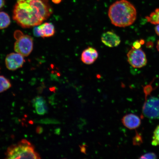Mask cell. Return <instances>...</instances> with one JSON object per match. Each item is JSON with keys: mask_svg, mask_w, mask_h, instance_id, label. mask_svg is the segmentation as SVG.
I'll return each mask as SVG.
<instances>
[{"mask_svg": "<svg viewBox=\"0 0 159 159\" xmlns=\"http://www.w3.org/2000/svg\"><path fill=\"white\" fill-rule=\"evenodd\" d=\"M15 37L16 39L14 45L16 52L23 57L28 56L32 51L33 48L32 38L30 36L23 34L20 31L15 32Z\"/></svg>", "mask_w": 159, "mask_h": 159, "instance_id": "cell-4", "label": "cell"}, {"mask_svg": "<svg viewBox=\"0 0 159 159\" xmlns=\"http://www.w3.org/2000/svg\"><path fill=\"white\" fill-rule=\"evenodd\" d=\"M80 147L81 152L83 153H86V148H85V147L84 146H80Z\"/></svg>", "mask_w": 159, "mask_h": 159, "instance_id": "cell-21", "label": "cell"}, {"mask_svg": "<svg viewBox=\"0 0 159 159\" xmlns=\"http://www.w3.org/2000/svg\"><path fill=\"white\" fill-rule=\"evenodd\" d=\"M129 63L134 68H140L146 66L147 63L146 55L140 48L132 47L127 54Z\"/></svg>", "mask_w": 159, "mask_h": 159, "instance_id": "cell-5", "label": "cell"}, {"mask_svg": "<svg viewBox=\"0 0 159 159\" xmlns=\"http://www.w3.org/2000/svg\"><path fill=\"white\" fill-rule=\"evenodd\" d=\"M155 30L157 34L159 36V24L157 25Z\"/></svg>", "mask_w": 159, "mask_h": 159, "instance_id": "cell-22", "label": "cell"}, {"mask_svg": "<svg viewBox=\"0 0 159 159\" xmlns=\"http://www.w3.org/2000/svg\"><path fill=\"white\" fill-rule=\"evenodd\" d=\"M41 122L45 124H58L60 122L59 120L54 119H46L41 121Z\"/></svg>", "mask_w": 159, "mask_h": 159, "instance_id": "cell-17", "label": "cell"}, {"mask_svg": "<svg viewBox=\"0 0 159 159\" xmlns=\"http://www.w3.org/2000/svg\"><path fill=\"white\" fill-rule=\"evenodd\" d=\"M25 62L23 56L19 53H11L7 55L5 64L9 70L14 71L22 67Z\"/></svg>", "mask_w": 159, "mask_h": 159, "instance_id": "cell-7", "label": "cell"}, {"mask_svg": "<svg viewBox=\"0 0 159 159\" xmlns=\"http://www.w3.org/2000/svg\"><path fill=\"white\" fill-rule=\"evenodd\" d=\"M123 125L130 130L139 128L141 124V119L139 117L134 114L125 115L122 119Z\"/></svg>", "mask_w": 159, "mask_h": 159, "instance_id": "cell-11", "label": "cell"}, {"mask_svg": "<svg viewBox=\"0 0 159 159\" xmlns=\"http://www.w3.org/2000/svg\"><path fill=\"white\" fill-rule=\"evenodd\" d=\"M60 129H56L55 133H56V134H59V133H60Z\"/></svg>", "mask_w": 159, "mask_h": 159, "instance_id": "cell-25", "label": "cell"}, {"mask_svg": "<svg viewBox=\"0 0 159 159\" xmlns=\"http://www.w3.org/2000/svg\"><path fill=\"white\" fill-rule=\"evenodd\" d=\"M157 48L159 52V40L158 41L157 43Z\"/></svg>", "mask_w": 159, "mask_h": 159, "instance_id": "cell-26", "label": "cell"}, {"mask_svg": "<svg viewBox=\"0 0 159 159\" xmlns=\"http://www.w3.org/2000/svg\"><path fill=\"white\" fill-rule=\"evenodd\" d=\"M34 34L35 36L44 38L53 36L55 33L54 25L51 23H45L35 27L34 29Z\"/></svg>", "mask_w": 159, "mask_h": 159, "instance_id": "cell-8", "label": "cell"}, {"mask_svg": "<svg viewBox=\"0 0 159 159\" xmlns=\"http://www.w3.org/2000/svg\"><path fill=\"white\" fill-rule=\"evenodd\" d=\"M37 131L39 134H41L43 132V129L41 127H39V128H38Z\"/></svg>", "mask_w": 159, "mask_h": 159, "instance_id": "cell-24", "label": "cell"}, {"mask_svg": "<svg viewBox=\"0 0 159 159\" xmlns=\"http://www.w3.org/2000/svg\"><path fill=\"white\" fill-rule=\"evenodd\" d=\"M33 106L36 112L39 115H44L48 111V107L44 98L41 96H37L34 99Z\"/></svg>", "mask_w": 159, "mask_h": 159, "instance_id": "cell-12", "label": "cell"}, {"mask_svg": "<svg viewBox=\"0 0 159 159\" xmlns=\"http://www.w3.org/2000/svg\"><path fill=\"white\" fill-rule=\"evenodd\" d=\"M157 156L156 154L153 152H149L141 156L140 159H156Z\"/></svg>", "mask_w": 159, "mask_h": 159, "instance_id": "cell-18", "label": "cell"}, {"mask_svg": "<svg viewBox=\"0 0 159 159\" xmlns=\"http://www.w3.org/2000/svg\"><path fill=\"white\" fill-rule=\"evenodd\" d=\"M142 45L140 42V41H136L134 43L133 47L134 48L140 49Z\"/></svg>", "mask_w": 159, "mask_h": 159, "instance_id": "cell-19", "label": "cell"}, {"mask_svg": "<svg viewBox=\"0 0 159 159\" xmlns=\"http://www.w3.org/2000/svg\"><path fill=\"white\" fill-rule=\"evenodd\" d=\"M152 143V146H159V125L157 126L154 131Z\"/></svg>", "mask_w": 159, "mask_h": 159, "instance_id": "cell-16", "label": "cell"}, {"mask_svg": "<svg viewBox=\"0 0 159 159\" xmlns=\"http://www.w3.org/2000/svg\"><path fill=\"white\" fill-rule=\"evenodd\" d=\"M7 159H41L34 147L29 141L23 139L17 144L11 145L6 153Z\"/></svg>", "mask_w": 159, "mask_h": 159, "instance_id": "cell-3", "label": "cell"}, {"mask_svg": "<svg viewBox=\"0 0 159 159\" xmlns=\"http://www.w3.org/2000/svg\"><path fill=\"white\" fill-rule=\"evenodd\" d=\"M143 113L145 117L151 119L159 118V99L151 97L145 102Z\"/></svg>", "mask_w": 159, "mask_h": 159, "instance_id": "cell-6", "label": "cell"}, {"mask_svg": "<svg viewBox=\"0 0 159 159\" xmlns=\"http://www.w3.org/2000/svg\"><path fill=\"white\" fill-rule=\"evenodd\" d=\"M108 15L113 25L116 27H125L134 22L137 11L130 2L127 0H119L110 6Z\"/></svg>", "mask_w": 159, "mask_h": 159, "instance_id": "cell-2", "label": "cell"}, {"mask_svg": "<svg viewBox=\"0 0 159 159\" xmlns=\"http://www.w3.org/2000/svg\"><path fill=\"white\" fill-rule=\"evenodd\" d=\"M11 86V85L9 80L3 75H0V93L7 90Z\"/></svg>", "mask_w": 159, "mask_h": 159, "instance_id": "cell-15", "label": "cell"}, {"mask_svg": "<svg viewBox=\"0 0 159 159\" xmlns=\"http://www.w3.org/2000/svg\"><path fill=\"white\" fill-rule=\"evenodd\" d=\"M148 22L152 24L157 25L159 24V8L156 9L149 16L146 17Z\"/></svg>", "mask_w": 159, "mask_h": 159, "instance_id": "cell-14", "label": "cell"}, {"mask_svg": "<svg viewBox=\"0 0 159 159\" xmlns=\"http://www.w3.org/2000/svg\"><path fill=\"white\" fill-rule=\"evenodd\" d=\"M53 12L48 0H17L13 18L21 27L30 28L41 24Z\"/></svg>", "mask_w": 159, "mask_h": 159, "instance_id": "cell-1", "label": "cell"}, {"mask_svg": "<svg viewBox=\"0 0 159 159\" xmlns=\"http://www.w3.org/2000/svg\"><path fill=\"white\" fill-rule=\"evenodd\" d=\"M9 16L4 11H0V30L7 28L11 24Z\"/></svg>", "mask_w": 159, "mask_h": 159, "instance_id": "cell-13", "label": "cell"}, {"mask_svg": "<svg viewBox=\"0 0 159 159\" xmlns=\"http://www.w3.org/2000/svg\"><path fill=\"white\" fill-rule=\"evenodd\" d=\"M62 0H52L53 3L56 4H58L60 3Z\"/></svg>", "mask_w": 159, "mask_h": 159, "instance_id": "cell-23", "label": "cell"}, {"mask_svg": "<svg viewBox=\"0 0 159 159\" xmlns=\"http://www.w3.org/2000/svg\"><path fill=\"white\" fill-rule=\"evenodd\" d=\"M98 53L96 49L89 47L83 52L81 55V61L84 64H92L98 58Z\"/></svg>", "mask_w": 159, "mask_h": 159, "instance_id": "cell-10", "label": "cell"}, {"mask_svg": "<svg viewBox=\"0 0 159 159\" xmlns=\"http://www.w3.org/2000/svg\"><path fill=\"white\" fill-rule=\"evenodd\" d=\"M101 41L104 44L109 47L118 46L121 42L120 37L112 31H107L103 33L101 37Z\"/></svg>", "mask_w": 159, "mask_h": 159, "instance_id": "cell-9", "label": "cell"}, {"mask_svg": "<svg viewBox=\"0 0 159 159\" xmlns=\"http://www.w3.org/2000/svg\"><path fill=\"white\" fill-rule=\"evenodd\" d=\"M5 4V0H0V9L3 8Z\"/></svg>", "mask_w": 159, "mask_h": 159, "instance_id": "cell-20", "label": "cell"}]
</instances>
